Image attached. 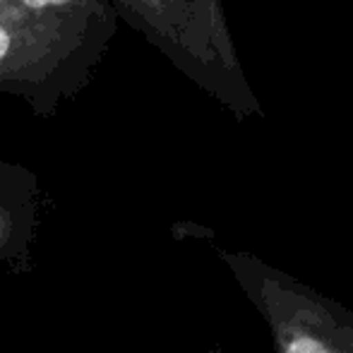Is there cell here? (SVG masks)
I'll return each mask as SVG.
<instances>
[{
    "label": "cell",
    "mask_w": 353,
    "mask_h": 353,
    "mask_svg": "<svg viewBox=\"0 0 353 353\" xmlns=\"http://www.w3.org/2000/svg\"><path fill=\"white\" fill-rule=\"evenodd\" d=\"M41 185L34 171L0 161V262L24 270L39 223Z\"/></svg>",
    "instance_id": "277c9868"
},
{
    "label": "cell",
    "mask_w": 353,
    "mask_h": 353,
    "mask_svg": "<svg viewBox=\"0 0 353 353\" xmlns=\"http://www.w3.org/2000/svg\"><path fill=\"white\" fill-rule=\"evenodd\" d=\"M270 330L274 353H353V312L250 252L219 250Z\"/></svg>",
    "instance_id": "3957f363"
},
{
    "label": "cell",
    "mask_w": 353,
    "mask_h": 353,
    "mask_svg": "<svg viewBox=\"0 0 353 353\" xmlns=\"http://www.w3.org/2000/svg\"><path fill=\"white\" fill-rule=\"evenodd\" d=\"M116 29H58L0 12V94L53 116L89 84Z\"/></svg>",
    "instance_id": "7a4b0ae2"
},
{
    "label": "cell",
    "mask_w": 353,
    "mask_h": 353,
    "mask_svg": "<svg viewBox=\"0 0 353 353\" xmlns=\"http://www.w3.org/2000/svg\"><path fill=\"white\" fill-rule=\"evenodd\" d=\"M118 19L140 32L176 70L236 121L265 118L233 41L223 0H111Z\"/></svg>",
    "instance_id": "6da1fadb"
},
{
    "label": "cell",
    "mask_w": 353,
    "mask_h": 353,
    "mask_svg": "<svg viewBox=\"0 0 353 353\" xmlns=\"http://www.w3.org/2000/svg\"><path fill=\"white\" fill-rule=\"evenodd\" d=\"M0 12L58 29L118 27L111 0H0Z\"/></svg>",
    "instance_id": "5b68a950"
},
{
    "label": "cell",
    "mask_w": 353,
    "mask_h": 353,
    "mask_svg": "<svg viewBox=\"0 0 353 353\" xmlns=\"http://www.w3.org/2000/svg\"><path fill=\"white\" fill-rule=\"evenodd\" d=\"M207 353H223V351H221V349H216V346H214V349H210Z\"/></svg>",
    "instance_id": "8992f818"
}]
</instances>
